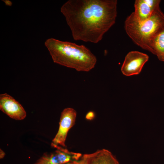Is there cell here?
<instances>
[{
	"mask_svg": "<svg viewBox=\"0 0 164 164\" xmlns=\"http://www.w3.org/2000/svg\"><path fill=\"white\" fill-rule=\"evenodd\" d=\"M95 117V114L92 111L88 112L86 115V119L89 120H91L94 118Z\"/></svg>",
	"mask_w": 164,
	"mask_h": 164,
	"instance_id": "12",
	"label": "cell"
},
{
	"mask_svg": "<svg viewBox=\"0 0 164 164\" xmlns=\"http://www.w3.org/2000/svg\"><path fill=\"white\" fill-rule=\"evenodd\" d=\"M5 155L4 152L0 149V159L3 158L5 156Z\"/></svg>",
	"mask_w": 164,
	"mask_h": 164,
	"instance_id": "13",
	"label": "cell"
},
{
	"mask_svg": "<svg viewBox=\"0 0 164 164\" xmlns=\"http://www.w3.org/2000/svg\"><path fill=\"white\" fill-rule=\"evenodd\" d=\"M0 109L15 120H23L26 116V112L21 104L7 93L0 95Z\"/></svg>",
	"mask_w": 164,
	"mask_h": 164,
	"instance_id": "7",
	"label": "cell"
},
{
	"mask_svg": "<svg viewBox=\"0 0 164 164\" xmlns=\"http://www.w3.org/2000/svg\"><path fill=\"white\" fill-rule=\"evenodd\" d=\"M117 0H69L60 11L75 40L97 43L115 23Z\"/></svg>",
	"mask_w": 164,
	"mask_h": 164,
	"instance_id": "1",
	"label": "cell"
},
{
	"mask_svg": "<svg viewBox=\"0 0 164 164\" xmlns=\"http://www.w3.org/2000/svg\"><path fill=\"white\" fill-rule=\"evenodd\" d=\"M72 164H87V160L84 156L82 155L80 159L77 160L73 161Z\"/></svg>",
	"mask_w": 164,
	"mask_h": 164,
	"instance_id": "11",
	"label": "cell"
},
{
	"mask_svg": "<svg viewBox=\"0 0 164 164\" xmlns=\"http://www.w3.org/2000/svg\"><path fill=\"white\" fill-rule=\"evenodd\" d=\"M6 1H4L6 5L11 6L12 4V2L9 0H5Z\"/></svg>",
	"mask_w": 164,
	"mask_h": 164,
	"instance_id": "14",
	"label": "cell"
},
{
	"mask_svg": "<svg viewBox=\"0 0 164 164\" xmlns=\"http://www.w3.org/2000/svg\"><path fill=\"white\" fill-rule=\"evenodd\" d=\"M45 45L54 63L78 71L88 72L93 68L96 56L83 45L53 38L47 39Z\"/></svg>",
	"mask_w": 164,
	"mask_h": 164,
	"instance_id": "2",
	"label": "cell"
},
{
	"mask_svg": "<svg viewBox=\"0 0 164 164\" xmlns=\"http://www.w3.org/2000/svg\"><path fill=\"white\" fill-rule=\"evenodd\" d=\"M77 112L73 108H68L62 112L58 131L52 143L62 147L65 146V142L69 130L75 123Z\"/></svg>",
	"mask_w": 164,
	"mask_h": 164,
	"instance_id": "5",
	"label": "cell"
},
{
	"mask_svg": "<svg viewBox=\"0 0 164 164\" xmlns=\"http://www.w3.org/2000/svg\"><path fill=\"white\" fill-rule=\"evenodd\" d=\"M72 164V163H68V164Z\"/></svg>",
	"mask_w": 164,
	"mask_h": 164,
	"instance_id": "15",
	"label": "cell"
},
{
	"mask_svg": "<svg viewBox=\"0 0 164 164\" xmlns=\"http://www.w3.org/2000/svg\"><path fill=\"white\" fill-rule=\"evenodd\" d=\"M149 58L147 54L138 51L129 52L126 55L121 67L122 73L126 76L139 74Z\"/></svg>",
	"mask_w": 164,
	"mask_h": 164,
	"instance_id": "6",
	"label": "cell"
},
{
	"mask_svg": "<svg viewBox=\"0 0 164 164\" xmlns=\"http://www.w3.org/2000/svg\"><path fill=\"white\" fill-rule=\"evenodd\" d=\"M150 52L156 55L159 60L164 62V27L153 38Z\"/></svg>",
	"mask_w": 164,
	"mask_h": 164,
	"instance_id": "10",
	"label": "cell"
},
{
	"mask_svg": "<svg viewBox=\"0 0 164 164\" xmlns=\"http://www.w3.org/2000/svg\"><path fill=\"white\" fill-rule=\"evenodd\" d=\"M160 0H136L134 3L133 13L139 21L146 20L151 17L154 12L160 8Z\"/></svg>",
	"mask_w": 164,
	"mask_h": 164,
	"instance_id": "8",
	"label": "cell"
},
{
	"mask_svg": "<svg viewBox=\"0 0 164 164\" xmlns=\"http://www.w3.org/2000/svg\"><path fill=\"white\" fill-rule=\"evenodd\" d=\"M164 27V14L160 8L149 19L139 21L133 12L126 19L124 24L126 32L137 45L150 52L152 42L157 34Z\"/></svg>",
	"mask_w": 164,
	"mask_h": 164,
	"instance_id": "3",
	"label": "cell"
},
{
	"mask_svg": "<svg viewBox=\"0 0 164 164\" xmlns=\"http://www.w3.org/2000/svg\"><path fill=\"white\" fill-rule=\"evenodd\" d=\"M51 145L57 150L50 154H45L34 164H67L79 160L82 155L53 143Z\"/></svg>",
	"mask_w": 164,
	"mask_h": 164,
	"instance_id": "4",
	"label": "cell"
},
{
	"mask_svg": "<svg viewBox=\"0 0 164 164\" xmlns=\"http://www.w3.org/2000/svg\"><path fill=\"white\" fill-rule=\"evenodd\" d=\"M83 155L86 159L87 164H119L112 153L104 149Z\"/></svg>",
	"mask_w": 164,
	"mask_h": 164,
	"instance_id": "9",
	"label": "cell"
}]
</instances>
